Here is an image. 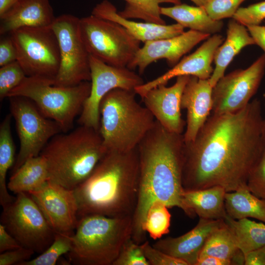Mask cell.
Here are the masks:
<instances>
[{
	"label": "cell",
	"mask_w": 265,
	"mask_h": 265,
	"mask_svg": "<svg viewBox=\"0 0 265 265\" xmlns=\"http://www.w3.org/2000/svg\"><path fill=\"white\" fill-rule=\"evenodd\" d=\"M0 223L20 245L41 254L52 243L55 232L27 193L16 194L2 208Z\"/></svg>",
	"instance_id": "cell-10"
},
{
	"label": "cell",
	"mask_w": 265,
	"mask_h": 265,
	"mask_svg": "<svg viewBox=\"0 0 265 265\" xmlns=\"http://www.w3.org/2000/svg\"><path fill=\"white\" fill-rule=\"evenodd\" d=\"M230 260L207 256L199 257L196 265H231Z\"/></svg>",
	"instance_id": "cell-45"
},
{
	"label": "cell",
	"mask_w": 265,
	"mask_h": 265,
	"mask_svg": "<svg viewBox=\"0 0 265 265\" xmlns=\"http://www.w3.org/2000/svg\"><path fill=\"white\" fill-rule=\"evenodd\" d=\"M126 2L124 9L119 14L126 19H139L145 22L165 25L161 18L160 4L170 3H181V0H123Z\"/></svg>",
	"instance_id": "cell-30"
},
{
	"label": "cell",
	"mask_w": 265,
	"mask_h": 265,
	"mask_svg": "<svg viewBox=\"0 0 265 265\" xmlns=\"http://www.w3.org/2000/svg\"><path fill=\"white\" fill-rule=\"evenodd\" d=\"M132 231V216H83L72 236L69 261L75 265H112Z\"/></svg>",
	"instance_id": "cell-6"
},
{
	"label": "cell",
	"mask_w": 265,
	"mask_h": 265,
	"mask_svg": "<svg viewBox=\"0 0 265 265\" xmlns=\"http://www.w3.org/2000/svg\"><path fill=\"white\" fill-rule=\"evenodd\" d=\"M53 79L26 77L8 94L30 100L46 118L56 122L62 132H69L73 127L76 116L81 112L84 103L91 90L90 81L68 87L54 85Z\"/></svg>",
	"instance_id": "cell-7"
},
{
	"label": "cell",
	"mask_w": 265,
	"mask_h": 265,
	"mask_svg": "<svg viewBox=\"0 0 265 265\" xmlns=\"http://www.w3.org/2000/svg\"><path fill=\"white\" fill-rule=\"evenodd\" d=\"M211 36L189 29L172 37L147 41L140 48L127 67L132 70L137 68L139 74L142 75L150 64L165 59L172 68L196 45Z\"/></svg>",
	"instance_id": "cell-16"
},
{
	"label": "cell",
	"mask_w": 265,
	"mask_h": 265,
	"mask_svg": "<svg viewBox=\"0 0 265 265\" xmlns=\"http://www.w3.org/2000/svg\"><path fill=\"white\" fill-rule=\"evenodd\" d=\"M160 13L175 20L185 28L210 35L218 33L224 26L222 20L212 19L203 6L180 3L171 7H161Z\"/></svg>",
	"instance_id": "cell-25"
},
{
	"label": "cell",
	"mask_w": 265,
	"mask_h": 265,
	"mask_svg": "<svg viewBox=\"0 0 265 265\" xmlns=\"http://www.w3.org/2000/svg\"><path fill=\"white\" fill-rule=\"evenodd\" d=\"M80 18L65 14L55 19L52 25L58 40L60 63L54 85L73 86L91 80L89 53L82 40Z\"/></svg>",
	"instance_id": "cell-12"
},
{
	"label": "cell",
	"mask_w": 265,
	"mask_h": 265,
	"mask_svg": "<svg viewBox=\"0 0 265 265\" xmlns=\"http://www.w3.org/2000/svg\"><path fill=\"white\" fill-rule=\"evenodd\" d=\"M55 19L49 0H19L0 17V34L24 27L51 26Z\"/></svg>",
	"instance_id": "cell-21"
},
{
	"label": "cell",
	"mask_w": 265,
	"mask_h": 265,
	"mask_svg": "<svg viewBox=\"0 0 265 265\" xmlns=\"http://www.w3.org/2000/svg\"><path fill=\"white\" fill-rule=\"evenodd\" d=\"M189 77H177L172 86L159 85L148 91L142 98L145 106L155 119L171 132L183 134L186 126V121L181 115V99Z\"/></svg>",
	"instance_id": "cell-18"
},
{
	"label": "cell",
	"mask_w": 265,
	"mask_h": 265,
	"mask_svg": "<svg viewBox=\"0 0 265 265\" xmlns=\"http://www.w3.org/2000/svg\"><path fill=\"white\" fill-rule=\"evenodd\" d=\"M80 33L90 55L115 67H127L140 42L124 27L94 15L80 18Z\"/></svg>",
	"instance_id": "cell-8"
},
{
	"label": "cell",
	"mask_w": 265,
	"mask_h": 265,
	"mask_svg": "<svg viewBox=\"0 0 265 265\" xmlns=\"http://www.w3.org/2000/svg\"><path fill=\"white\" fill-rule=\"evenodd\" d=\"M10 35L16 49L17 61L26 76L54 80L60 56L58 40L52 26L21 28Z\"/></svg>",
	"instance_id": "cell-9"
},
{
	"label": "cell",
	"mask_w": 265,
	"mask_h": 265,
	"mask_svg": "<svg viewBox=\"0 0 265 265\" xmlns=\"http://www.w3.org/2000/svg\"><path fill=\"white\" fill-rule=\"evenodd\" d=\"M12 117L10 113L7 114L0 125V204L2 207L12 203L15 198L9 193L6 183L8 170L15 162V148L11 129Z\"/></svg>",
	"instance_id": "cell-29"
},
{
	"label": "cell",
	"mask_w": 265,
	"mask_h": 265,
	"mask_svg": "<svg viewBox=\"0 0 265 265\" xmlns=\"http://www.w3.org/2000/svg\"><path fill=\"white\" fill-rule=\"evenodd\" d=\"M265 72V54L246 69L224 75L212 88V114L234 113L242 109L257 92Z\"/></svg>",
	"instance_id": "cell-14"
},
{
	"label": "cell",
	"mask_w": 265,
	"mask_h": 265,
	"mask_svg": "<svg viewBox=\"0 0 265 265\" xmlns=\"http://www.w3.org/2000/svg\"><path fill=\"white\" fill-rule=\"evenodd\" d=\"M247 186L254 195L265 200V152L250 174Z\"/></svg>",
	"instance_id": "cell-39"
},
{
	"label": "cell",
	"mask_w": 265,
	"mask_h": 265,
	"mask_svg": "<svg viewBox=\"0 0 265 265\" xmlns=\"http://www.w3.org/2000/svg\"><path fill=\"white\" fill-rule=\"evenodd\" d=\"M225 207L227 214L233 219L253 218L265 223V200L254 195L247 185L226 192Z\"/></svg>",
	"instance_id": "cell-27"
},
{
	"label": "cell",
	"mask_w": 265,
	"mask_h": 265,
	"mask_svg": "<svg viewBox=\"0 0 265 265\" xmlns=\"http://www.w3.org/2000/svg\"><path fill=\"white\" fill-rule=\"evenodd\" d=\"M91 14L113 21L124 27L133 37L144 43L178 35L184 31L183 26L177 23L167 25L148 22H137L121 16L116 7L109 1L104 0L93 8Z\"/></svg>",
	"instance_id": "cell-22"
},
{
	"label": "cell",
	"mask_w": 265,
	"mask_h": 265,
	"mask_svg": "<svg viewBox=\"0 0 265 265\" xmlns=\"http://www.w3.org/2000/svg\"><path fill=\"white\" fill-rule=\"evenodd\" d=\"M22 247L18 241L0 223V253Z\"/></svg>",
	"instance_id": "cell-42"
},
{
	"label": "cell",
	"mask_w": 265,
	"mask_h": 265,
	"mask_svg": "<svg viewBox=\"0 0 265 265\" xmlns=\"http://www.w3.org/2000/svg\"><path fill=\"white\" fill-rule=\"evenodd\" d=\"M245 0H209L204 6L209 16L220 21L233 18L239 5Z\"/></svg>",
	"instance_id": "cell-36"
},
{
	"label": "cell",
	"mask_w": 265,
	"mask_h": 265,
	"mask_svg": "<svg viewBox=\"0 0 265 265\" xmlns=\"http://www.w3.org/2000/svg\"><path fill=\"white\" fill-rule=\"evenodd\" d=\"M244 265H265V244L245 255Z\"/></svg>",
	"instance_id": "cell-44"
},
{
	"label": "cell",
	"mask_w": 265,
	"mask_h": 265,
	"mask_svg": "<svg viewBox=\"0 0 265 265\" xmlns=\"http://www.w3.org/2000/svg\"><path fill=\"white\" fill-rule=\"evenodd\" d=\"M74 191L79 219L90 214L132 217L139 192L137 147L126 152L107 151Z\"/></svg>",
	"instance_id": "cell-3"
},
{
	"label": "cell",
	"mask_w": 265,
	"mask_h": 265,
	"mask_svg": "<svg viewBox=\"0 0 265 265\" xmlns=\"http://www.w3.org/2000/svg\"><path fill=\"white\" fill-rule=\"evenodd\" d=\"M112 265H150L140 244L135 242L132 238L123 245Z\"/></svg>",
	"instance_id": "cell-35"
},
{
	"label": "cell",
	"mask_w": 265,
	"mask_h": 265,
	"mask_svg": "<svg viewBox=\"0 0 265 265\" xmlns=\"http://www.w3.org/2000/svg\"><path fill=\"white\" fill-rule=\"evenodd\" d=\"M17 51L10 34L3 35L0 40V66L17 60Z\"/></svg>",
	"instance_id": "cell-41"
},
{
	"label": "cell",
	"mask_w": 265,
	"mask_h": 265,
	"mask_svg": "<svg viewBox=\"0 0 265 265\" xmlns=\"http://www.w3.org/2000/svg\"><path fill=\"white\" fill-rule=\"evenodd\" d=\"M91 87L78 120L81 126L99 131V105L103 98L115 88L134 90L144 83L139 74L127 67L108 65L91 55H89Z\"/></svg>",
	"instance_id": "cell-13"
},
{
	"label": "cell",
	"mask_w": 265,
	"mask_h": 265,
	"mask_svg": "<svg viewBox=\"0 0 265 265\" xmlns=\"http://www.w3.org/2000/svg\"><path fill=\"white\" fill-rule=\"evenodd\" d=\"M225 223L223 219L200 218L197 224L186 234L176 238H159L152 246L171 256L196 265L209 236Z\"/></svg>",
	"instance_id": "cell-19"
},
{
	"label": "cell",
	"mask_w": 265,
	"mask_h": 265,
	"mask_svg": "<svg viewBox=\"0 0 265 265\" xmlns=\"http://www.w3.org/2000/svg\"><path fill=\"white\" fill-rule=\"evenodd\" d=\"M107 152L99 131L80 125L53 136L40 155L47 162L48 181L74 190Z\"/></svg>",
	"instance_id": "cell-4"
},
{
	"label": "cell",
	"mask_w": 265,
	"mask_h": 265,
	"mask_svg": "<svg viewBox=\"0 0 265 265\" xmlns=\"http://www.w3.org/2000/svg\"><path fill=\"white\" fill-rule=\"evenodd\" d=\"M135 94L134 90L115 88L100 103L99 132L107 151L134 149L155 125L154 116L138 103Z\"/></svg>",
	"instance_id": "cell-5"
},
{
	"label": "cell",
	"mask_w": 265,
	"mask_h": 265,
	"mask_svg": "<svg viewBox=\"0 0 265 265\" xmlns=\"http://www.w3.org/2000/svg\"><path fill=\"white\" fill-rule=\"evenodd\" d=\"M261 109L255 99L238 111L208 117L194 139L185 142L184 190L218 186L231 192L247 185L265 152Z\"/></svg>",
	"instance_id": "cell-1"
},
{
	"label": "cell",
	"mask_w": 265,
	"mask_h": 265,
	"mask_svg": "<svg viewBox=\"0 0 265 265\" xmlns=\"http://www.w3.org/2000/svg\"><path fill=\"white\" fill-rule=\"evenodd\" d=\"M226 191L221 186L184 190L182 194V210L188 216L207 219H224L227 215L225 207Z\"/></svg>",
	"instance_id": "cell-23"
},
{
	"label": "cell",
	"mask_w": 265,
	"mask_h": 265,
	"mask_svg": "<svg viewBox=\"0 0 265 265\" xmlns=\"http://www.w3.org/2000/svg\"><path fill=\"white\" fill-rule=\"evenodd\" d=\"M264 98L265 100V92L264 94ZM262 133L264 141L265 146V118L263 119V123H262Z\"/></svg>",
	"instance_id": "cell-48"
},
{
	"label": "cell",
	"mask_w": 265,
	"mask_h": 265,
	"mask_svg": "<svg viewBox=\"0 0 265 265\" xmlns=\"http://www.w3.org/2000/svg\"><path fill=\"white\" fill-rule=\"evenodd\" d=\"M246 27L255 45L260 47L265 54V26L249 25Z\"/></svg>",
	"instance_id": "cell-43"
},
{
	"label": "cell",
	"mask_w": 265,
	"mask_h": 265,
	"mask_svg": "<svg viewBox=\"0 0 265 265\" xmlns=\"http://www.w3.org/2000/svg\"><path fill=\"white\" fill-rule=\"evenodd\" d=\"M232 18L245 26L260 25L265 19V1L239 7Z\"/></svg>",
	"instance_id": "cell-37"
},
{
	"label": "cell",
	"mask_w": 265,
	"mask_h": 265,
	"mask_svg": "<svg viewBox=\"0 0 265 265\" xmlns=\"http://www.w3.org/2000/svg\"><path fill=\"white\" fill-rule=\"evenodd\" d=\"M140 245L150 265H187L185 262L155 248L147 240Z\"/></svg>",
	"instance_id": "cell-38"
},
{
	"label": "cell",
	"mask_w": 265,
	"mask_h": 265,
	"mask_svg": "<svg viewBox=\"0 0 265 265\" xmlns=\"http://www.w3.org/2000/svg\"><path fill=\"white\" fill-rule=\"evenodd\" d=\"M183 134L171 132L156 120L152 129L137 147L139 158V192L132 216V238L141 244L150 206L159 201L168 208L183 209L182 194Z\"/></svg>",
	"instance_id": "cell-2"
},
{
	"label": "cell",
	"mask_w": 265,
	"mask_h": 265,
	"mask_svg": "<svg viewBox=\"0 0 265 265\" xmlns=\"http://www.w3.org/2000/svg\"><path fill=\"white\" fill-rule=\"evenodd\" d=\"M19 0H0V17L11 8Z\"/></svg>",
	"instance_id": "cell-46"
},
{
	"label": "cell",
	"mask_w": 265,
	"mask_h": 265,
	"mask_svg": "<svg viewBox=\"0 0 265 265\" xmlns=\"http://www.w3.org/2000/svg\"><path fill=\"white\" fill-rule=\"evenodd\" d=\"M196 5L204 6L209 0H190Z\"/></svg>",
	"instance_id": "cell-47"
},
{
	"label": "cell",
	"mask_w": 265,
	"mask_h": 265,
	"mask_svg": "<svg viewBox=\"0 0 265 265\" xmlns=\"http://www.w3.org/2000/svg\"><path fill=\"white\" fill-rule=\"evenodd\" d=\"M232 231L238 248L244 256L265 244V223L248 218L224 219Z\"/></svg>",
	"instance_id": "cell-28"
},
{
	"label": "cell",
	"mask_w": 265,
	"mask_h": 265,
	"mask_svg": "<svg viewBox=\"0 0 265 265\" xmlns=\"http://www.w3.org/2000/svg\"><path fill=\"white\" fill-rule=\"evenodd\" d=\"M28 194L55 233L74 234L79 221L74 190L48 181Z\"/></svg>",
	"instance_id": "cell-15"
},
{
	"label": "cell",
	"mask_w": 265,
	"mask_h": 265,
	"mask_svg": "<svg viewBox=\"0 0 265 265\" xmlns=\"http://www.w3.org/2000/svg\"><path fill=\"white\" fill-rule=\"evenodd\" d=\"M48 180L47 162L40 155L27 159L12 173L7 186L16 194L29 193L40 188Z\"/></svg>",
	"instance_id": "cell-26"
},
{
	"label": "cell",
	"mask_w": 265,
	"mask_h": 265,
	"mask_svg": "<svg viewBox=\"0 0 265 265\" xmlns=\"http://www.w3.org/2000/svg\"><path fill=\"white\" fill-rule=\"evenodd\" d=\"M26 77L18 61L0 67V100L7 98L9 93L18 86Z\"/></svg>",
	"instance_id": "cell-34"
},
{
	"label": "cell",
	"mask_w": 265,
	"mask_h": 265,
	"mask_svg": "<svg viewBox=\"0 0 265 265\" xmlns=\"http://www.w3.org/2000/svg\"><path fill=\"white\" fill-rule=\"evenodd\" d=\"M212 88L209 79L190 76L181 99V108L186 109L187 114L185 142L194 139L209 117L213 105Z\"/></svg>",
	"instance_id": "cell-20"
},
{
	"label": "cell",
	"mask_w": 265,
	"mask_h": 265,
	"mask_svg": "<svg viewBox=\"0 0 265 265\" xmlns=\"http://www.w3.org/2000/svg\"><path fill=\"white\" fill-rule=\"evenodd\" d=\"M238 250L234 235L225 222L208 238L199 257L211 256L231 261Z\"/></svg>",
	"instance_id": "cell-31"
},
{
	"label": "cell",
	"mask_w": 265,
	"mask_h": 265,
	"mask_svg": "<svg viewBox=\"0 0 265 265\" xmlns=\"http://www.w3.org/2000/svg\"><path fill=\"white\" fill-rule=\"evenodd\" d=\"M34 253L33 250L22 246L4 252L0 254V265H20L29 260Z\"/></svg>",
	"instance_id": "cell-40"
},
{
	"label": "cell",
	"mask_w": 265,
	"mask_h": 265,
	"mask_svg": "<svg viewBox=\"0 0 265 265\" xmlns=\"http://www.w3.org/2000/svg\"><path fill=\"white\" fill-rule=\"evenodd\" d=\"M8 98L20 144L13 173L27 159L40 155L49 140L62 132L56 122L45 117L29 99L19 96Z\"/></svg>",
	"instance_id": "cell-11"
},
{
	"label": "cell",
	"mask_w": 265,
	"mask_h": 265,
	"mask_svg": "<svg viewBox=\"0 0 265 265\" xmlns=\"http://www.w3.org/2000/svg\"><path fill=\"white\" fill-rule=\"evenodd\" d=\"M73 236V235H72ZM72 236L55 233L50 246L38 256L20 265H55L58 259L71 249Z\"/></svg>",
	"instance_id": "cell-33"
},
{
	"label": "cell",
	"mask_w": 265,
	"mask_h": 265,
	"mask_svg": "<svg viewBox=\"0 0 265 265\" xmlns=\"http://www.w3.org/2000/svg\"><path fill=\"white\" fill-rule=\"evenodd\" d=\"M168 209L162 202L156 201L147 212L144 230L155 240L161 238L169 232L171 216Z\"/></svg>",
	"instance_id": "cell-32"
},
{
	"label": "cell",
	"mask_w": 265,
	"mask_h": 265,
	"mask_svg": "<svg viewBox=\"0 0 265 265\" xmlns=\"http://www.w3.org/2000/svg\"><path fill=\"white\" fill-rule=\"evenodd\" d=\"M255 45L246 27L232 18L227 25L226 38L216 50L213 61L215 67L209 79L213 87L224 75L233 58L244 47Z\"/></svg>",
	"instance_id": "cell-24"
},
{
	"label": "cell",
	"mask_w": 265,
	"mask_h": 265,
	"mask_svg": "<svg viewBox=\"0 0 265 265\" xmlns=\"http://www.w3.org/2000/svg\"><path fill=\"white\" fill-rule=\"evenodd\" d=\"M224 39L218 33L212 35L196 51L183 58L164 74L136 87L135 92L142 98L152 88L159 85H166L171 79L181 76H195L202 80L209 79L214 69L212 64L215 53Z\"/></svg>",
	"instance_id": "cell-17"
}]
</instances>
